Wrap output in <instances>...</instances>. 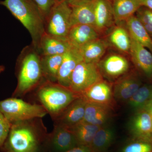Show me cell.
<instances>
[{
  "label": "cell",
  "mask_w": 152,
  "mask_h": 152,
  "mask_svg": "<svg viewBox=\"0 0 152 152\" xmlns=\"http://www.w3.org/2000/svg\"><path fill=\"white\" fill-rule=\"evenodd\" d=\"M18 84L14 97L22 96L40 86L44 78L41 56L32 45L22 51L18 60Z\"/></svg>",
  "instance_id": "obj_1"
},
{
  "label": "cell",
  "mask_w": 152,
  "mask_h": 152,
  "mask_svg": "<svg viewBox=\"0 0 152 152\" xmlns=\"http://www.w3.org/2000/svg\"><path fill=\"white\" fill-rule=\"evenodd\" d=\"M39 119V118H37ZM36 119L11 124L10 129L1 148L4 152H37L44 132V126Z\"/></svg>",
  "instance_id": "obj_2"
},
{
  "label": "cell",
  "mask_w": 152,
  "mask_h": 152,
  "mask_svg": "<svg viewBox=\"0 0 152 152\" xmlns=\"http://www.w3.org/2000/svg\"><path fill=\"white\" fill-rule=\"evenodd\" d=\"M0 5L5 7L28 31L32 45L37 48L45 33V22L39 8L33 0H3Z\"/></svg>",
  "instance_id": "obj_3"
},
{
  "label": "cell",
  "mask_w": 152,
  "mask_h": 152,
  "mask_svg": "<svg viewBox=\"0 0 152 152\" xmlns=\"http://www.w3.org/2000/svg\"><path fill=\"white\" fill-rule=\"evenodd\" d=\"M37 95L41 105L55 120L80 96L69 88L47 81L39 86Z\"/></svg>",
  "instance_id": "obj_4"
},
{
  "label": "cell",
  "mask_w": 152,
  "mask_h": 152,
  "mask_svg": "<svg viewBox=\"0 0 152 152\" xmlns=\"http://www.w3.org/2000/svg\"><path fill=\"white\" fill-rule=\"evenodd\" d=\"M0 110L11 124L42 118L48 113L42 105L29 103L14 97L0 101Z\"/></svg>",
  "instance_id": "obj_5"
},
{
  "label": "cell",
  "mask_w": 152,
  "mask_h": 152,
  "mask_svg": "<svg viewBox=\"0 0 152 152\" xmlns=\"http://www.w3.org/2000/svg\"><path fill=\"white\" fill-rule=\"evenodd\" d=\"M71 18L70 7L66 0L55 3L45 20V32L52 37L68 40L72 27Z\"/></svg>",
  "instance_id": "obj_6"
},
{
  "label": "cell",
  "mask_w": 152,
  "mask_h": 152,
  "mask_svg": "<svg viewBox=\"0 0 152 152\" xmlns=\"http://www.w3.org/2000/svg\"><path fill=\"white\" fill-rule=\"evenodd\" d=\"M102 80V74L97 64L82 61L73 73L69 89L80 96L93 85Z\"/></svg>",
  "instance_id": "obj_7"
},
{
  "label": "cell",
  "mask_w": 152,
  "mask_h": 152,
  "mask_svg": "<svg viewBox=\"0 0 152 152\" xmlns=\"http://www.w3.org/2000/svg\"><path fill=\"white\" fill-rule=\"evenodd\" d=\"M96 0H75L69 4L71 9V25L85 24L94 27Z\"/></svg>",
  "instance_id": "obj_8"
},
{
  "label": "cell",
  "mask_w": 152,
  "mask_h": 152,
  "mask_svg": "<svg viewBox=\"0 0 152 152\" xmlns=\"http://www.w3.org/2000/svg\"><path fill=\"white\" fill-rule=\"evenodd\" d=\"M52 148L57 152H64L78 145L75 134L70 127L57 123L50 136Z\"/></svg>",
  "instance_id": "obj_9"
},
{
  "label": "cell",
  "mask_w": 152,
  "mask_h": 152,
  "mask_svg": "<svg viewBox=\"0 0 152 152\" xmlns=\"http://www.w3.org/2000/svg\"><path fill=\"white\" fill-rule=\"evenodd\" d=\"M82 61L83 59L78 50L73 47L64 54L58 73L57 83L69 89L73 73L77 65Z\"/></svg>",
  "instance_id": "obj_10"
},
{
  "label": "cell",
  "mask_w": 152,
  "mask_h": 152,
  "mask_svg": "<svg viewBox=\"0 0 152 152\" xmlns=\"http://www.w3.org/2000/svg\"><path fill=\"white\" fill-rule=\"evenodd\" d=\"M98 63L99 69L111 78L122 75L128 72L129 68L127 59L124 56L117 54L108 55Z\"/></svg>",
  "instance_id": "obj_11"
},
{
  "label": "cell",
  "mask_w": 152,
  "mask_h": 152,
  "mask_svg": "<svg viewBox=\"0 0 152 152\" xmlns=\"http://www.w3.org/2000/svg\"><path fill=\"white\" fill-rule=\"evenodd\" d=\"M115 23L113 5L110 0H96L94 27L98 32H104Z\"/></svg>",
  "instance_id": "obj_12"
},
{
  "label": "cell",
  "mask_w": 152,
  "mask_h": 152,
  "mask_svg": "<svg viewBox=\"0 0 152 152\" xmlns=\"http://www.w3.org/2000/svg\"><path fill=\"white\" fill-rule=\"evenodd\" d=\"M98 39H99V33L94 27L85 24L72 26L67 38L72 47L77 49Z\"/></svg>",
  "instance_id": "obj_13"
},
{
  "label": "cell",
  "mask_w": 152,
  "mask_h": 152,
  "mask_svg": "<svg viewBox=\"0 0 152 152\" xmlns=\"http://www.w3.org/2000/svg\"><path fill=\"white\" fill-rule=\"evenodd\" d=\"M73 47L68 40H64L45 33L41 38L37 48L41 56L64 55Z\"/></svg>",
  "instance_id": "obj_14"
},
{
  "label": "cell",
  "mask_w": 152,
  "mask_h": 152,
  "mask_svg": "<svg viewBox=\"0 0 152 152\" xmlns=\"http://www.w3.org/2000/svg\"><path fill=\"white\" fill-rule=\"evenodd\" d=\"M129 53L133 62L148 77L152 76V54L146 48L131 37Z\"/></svg>",
  "instance_id": "obj_15"
},
{
  "label": "cell",
  "mask_w": 152,
  "mask_h": 152,
  "mask_svg": "<svg viewBox=\"0 0 152 152\" xmlns=\"http://www.w3.org/2000/svg\"><path fill=\"white\" fill-rule=\"evenodd\" d=\"M87 102L80 96L69 105L56 120L60 123L72 127L83 120Z\"/></svg>",
  "instance_id": "obj_16"
},
{
  "label": "cell",
  "mask_w": 152,
  "mask_h": 152,
  "mask_svg": "<svg viewBox=\"0 0 152 152\" xmlns=\"http://www.w3.org/2000/svg\"><path fill=\"white\" fill-rule=\"evenodd\" d=\"M110 110L108 104L87 102L83 121L98 126L105 125L109 119Z\"/></svg>",
  "instance_id": "obj_17"
},
{
  "label": "cell",
  "mask_w": 152,
  "mask_h": 152,
  "mask_svg": "<svg viewBox=\"0 0 152 152\" xmlns=\"http://www.w3.org/2000/svg\"><path fill=\"white\" fill-rule=\"evenodd\" d=\"M112 5L115 23L118 25L126 22L142 7L141 0H114Z\"/></svg>",
  "instance_id": "obj_18"
},
{
  "label": "cell",
  "mask_w": 152,
  "mask_h": 152,
  "mask_svg": "<svg viewBox=\"0 0 152 152\" xmlns=\"http://www.w3.org/2000/svg\"><path fill=\"white\" fill-rule=\"evenodd\" d=\"M110 85L102 80L95 84L80 95L87 102L108 104L112 98Z\"/></svg>",
  "instance_id": "obj_19"
},
{
  "label": "cell",
  "mask_w": 152,
  "mask_h": 152,
  "mask_svg": "<svg viewBox=\"0 0 152 152\" xmlns=\"http://www.w3.org/2000/svg\"><path fill=\"white\" fill-rule=\"evenodd\" d=\"M141 86L140 81L133 75L125 76L115 85L114 95L117 99L128 101Z\"/></svg>",
  "instance_id": "obj_20"
},
{
  "label": "cell",
  "mask_w": 152,
  "mask_h": 152,
  "mask_svg": "<svg viewBox=\"0 0 152 152\" xmlns=\"http://www.w3.org/2000/svg\"><path fill=\"white\" fill-rule=\"evenodd\" d=\"M107 48V43L99 38L84 45L78 50L84 61L97 64L104 55Z\"/></svg>",
  "instance_id": "obj_21"
},
{
  "label": "cell",
  "mask_w": 152,
  "mask_h": 152,
  "mask_svg": "<svg viewBox=\"0 0 152 152\" xmlns=\"http://www.w3.org/2000/svg\"><path fill=\"white\" fill-rule=\"evenodd\" d=\"M126 23L131 37L152 53V38L137 17L133 16Z\"/></svg>",
  "instance_id": "obj_22"
},
{
  "label": "cell",
  "mask_w": 152,
  "mask_h": 152,
  "mask_svg": "<svg viewBox=\"0 0 152 152\" xmlns=\"http://www.w3.org/2000/svg\"><path fill=\"white\" fill-rule=\"evenodd\" d=\"M115 139V131L108 126H102L93 139L90 148L93 152H104L109 148Z\"/></svg>",
  "instance_id": "obj_23"
},
{
  "label": "cell",
  "mask_w": 152,
  "mask_h": 152,
  "mask_svg": "<svg viewBox=\"0 0 152 152\" xmlns=\"http://www.w3.org/2000/svg\"><path fill=\"white\" fill-rule=\"evenodd\" d=\"M63 55L41 56V63L44 78L47 81L56 83Z\"/></svg>",
  "instance_id": "obj_24"
},
{
  "label": "cell",
  "mask_w": 152,
  "mask_h": 152,
  "mask_svg": "<svg viewBox=\"0 0 152 152\" xmlns=\"http://www.w3.org/2000/svg\"><path fill=\"white\" fill-rule=\"evenodd\" d=\"M101 126L82 121L71 128L75 136L78 145L90 147L96 133Z\"/></svg>",
  "instance_id": "obj_25"
},
{
  "label": "cell",
  "mask_w": 152,
  "mask_h": 152,
  "mask_svg": "<svg viewBox=\"0 0 152 152\" xmlns=\"http://www.w3.org/2000/svg\"><path fill=\"white\" fill-rule=\"evenodd\" d=\"M132 132L135 135L146 137L152 133V117L143 110L133 117L130 123Z\"/></svg>",
  "instance_id": "obj_26"
},
{
  "label": "cell",
  "mask_w": 152,
  "mask_h": 152,
  "mask_svg": "<svg viewBox=\"0 0 152 152\" xmlns=\"http://www.w3.org/2000/svg\"><path fill=\"white\" fill-rule=\"evenodd\" d=\"M109 40L112 45L120 51L129 53L131 46V37L127 29L121 25L114 28L112 31Z\"/></svg>",
  "instance_id": "obj_27"
},
{
  "label": "cell",
  "mask_w": 152,
  "mask_h": 152,
  "mask_svg": "<svg viewBox=\"0 0 152 152\" xmlns=\"http://www.w3.org/2000/svg\"><path fill=\"white\" fill-rule=\"evenodd\" d=\"M152 99V85L141 86L137 91L128 100V104L131 108L142 109L148 102Z\"/></svg>",
  "instance_id": "obj_28"
},
{
  "label": "cell",
  "mask_w": 152,
  "mask_h": 152,
  "mask_svg": "<svg viewBox=\"0 0 152 152\" xmlns=\"http://www.w3.org/2000/svg\"><path fill=\"white\" fill-rule=\"evenodd\" d=\"M136 16L152 38V10L142 6L137 11Z\"/></svg>",
  "instance_id": "obj_29"
},
{
  "label": "cell",
  "mask_w": 152,
  "mask_h": 152,
  "mask_svg": "<svg viewBox=\"0 0 152 152\" xmlns=\"http://www.w3.org/2000/svg\"><path fill=\"white\" fill-rule=\"evenodd\" d=\"M11 127V124L0 110V149L5 142Z\"/></svg>",
  "instance_id": "obj_30"
},
{
  "label": "cell",
  "mask_w": 152,
  "mask_h": 152,
  "mask_svg": "<svg viewBox=\"0 0 152 152\" xmlns=\"http://www.w3.org/2000/svg\"><path fill=\"white\" fill-rule=\"evenodd\" d=\"M152 146L148 143L137 142L127 145L121 152H152Z\"/></svg>",
  "instance_id": "obj_31"
},
{
  "label": "cell",
  "mask_w": 152,
  "mask_h": 152,
  "mask_svg": "<svg viewBox=\"0 0 152 152\" xmlns=\"http://www.w3.org/2000/svg\"><path fill=\"white\" fill-rule=\"evenodd\" d=\"M40 11L44 22L48 17L52 7L56 3L55 0H33Z\"/></svg>",
  "instance_id": "obj_32"
},
{
  "label": "cell",
  "mask_w": 152,
  "mask_h": 152,
  "mask_svg": "<svg viewBox=\"0 0 152 152\" xmlns=\"http://www.w3.org/2000/svg\"><path fill=\"white\" fill-rule=\"evenodd\" d=\"M64 152H93L89 146L78 145L77 146Z\"/></svg>",
  "instance_id": "obj_33"
},
{
  "label": "cell",
  "mask_w": 152,
  "mask_h": 152,
  "mask_svg": "<svg viewBox=\"0 0 152 152\" xmlns=\"http://www.w3.org/2000/svg\"><path fill=\"white\" fill-rule=\"evenodd\" d=\"M142 109L143 110L148 113L152 117V99L148 102Z\"/></svg>",
  "instance_id": "obj_34"
},
{
  "label": "cell",
  "mask_w": 152,
  "mask_h": 152,
  "mask_svg": "<svg viewBox=\"0 0 152 152\" xmlns=\"http://www.w3.org/2000/svg\"><path fill=\"white\" fill-rule=\"evenodd\" d=\"M142 5L152 10V0H141Z\"/></svg>",
  "instance_id": "obj_35"
},
{
  "label": "cell",
  "mask_w": 152,
  "mask_h": 152,
  "mask_svg": "<svg viewBox=\"0 0 152 152\" xmlns=\"http://www.w3.org/2000/svg\"><path fill=\"white\" fill-rule=\"evenodd\" d=\"M5 70V67L4 66L0 65V74L1 73Z\"/></svg>",
  "instance_id": "obj_36"
},
{
  "label": "cell",
  "mask_w": 152,
  "mask_h": 152,
  "mask_svg": "<svg viewBox=\"0 0 152 152\" xmlns=\"http://www.w3.org/2000/svg\"><path fill=\"white\" fill-rule=\"evenodd\" d=\"M66 1L68 3V4H70L71 3H72V2L74 1L75 0H66Z\"/></svg>",
  "instance_id": "obj_37"
},
{
  "label": "cell",
  "mask_w": 152,
  "mask_h": 152,
  "mask_svg": "<svg viewBox=\"0 0 152 152\" xmlns=\"http://www.w3.org/2000/svg\"><path fill=\"white\" fill-rule=\"evenodd\" d=\"M63 1V0H55V1L56 2H60L61 1Z\"/></svg>",
  "instance_id": "obj_38"
}]
</instances>
